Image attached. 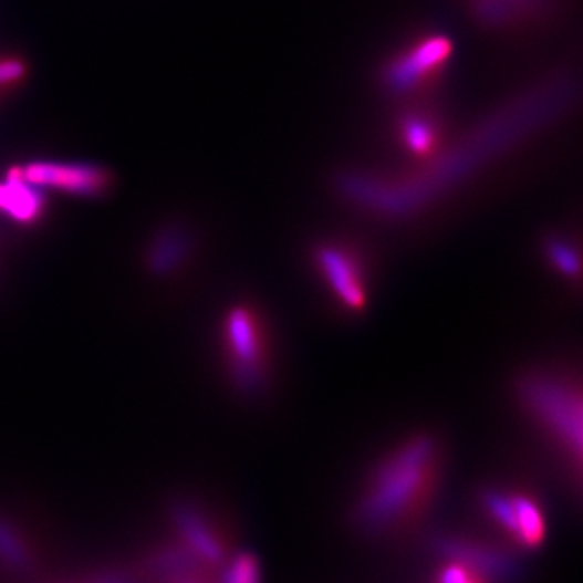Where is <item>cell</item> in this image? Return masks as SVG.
Wrapping results in <instances>:
<instances>
[{"label":"cell","instance_id":"6da1fadb","mask_svg":"<svg viewBox=\"0 0 583 583\" xmlns=\"http://www.w3.org/2000/svg\"><path fill=\"white\" fill-rule=\"evenodd\" d=\"M443 450L431 435L405 439L373 471L358 506V520L372 530L403 522L428 501L441 473Z\"/></svg>","mask_w":583,"mask_h":583},{"label":"cell","instance_id":"7a4b0ae2","mask_svg":"<svg viewBox=\"0 0 583 583\" xmlns=\"http://www.w3.org/2000/svg\"><path fill=\"white\" fill-rule=\"evenodd\" d=\"M520 403L565 452L581 459L582 396L568 376L532 373L517 384Z\"/></svg>","mask_w":583,"mask_h":583},{"label":"cell","instance_id":"3957f363","mask_svg":"<svg viewBox=\"0 0 583 583\" xmlns=\"http://www.w3.org/2000/svg\"><path fill=\"white\" fill-rule=\"evenodd\" d=\"M222 347L233 386L246 396L260 393L271 362L270 337L260 312L246 303L232 306L222 324Z\"/></svg>","mask_w":583,"mask_h":583},{"label":"cell","instance_id":"277c9868","mask_svg":"<svg viewBox=\"0 0 583 583\" xmlns=\"http://www.w3.org/2000/svg\"><path fill=\"white\" fill-rule=\"evenodd\" d=\"M313 260L324 284L342 309L362 312L368 302V281L362 258L351 247L324 243L314 250Z\"/></svg>","mask_w":583,"mask_h":583},{"label":"cell","instance_id":"5b68a950","mask_svg":"<svg viewBox=\"0 0 583 583\" xmlns=\"http://www.w3.org/2000/svg\"><path fill=\"white\" fill-rule=\"evenodd\" d=\"M20 179L37 188H52L75 197H100L110 187V174L89 163L37 160L12 169Z\"/></svg>","mask_w":583,"mask_h":583},{"label":"cell","instance_id":"8992f818","mask_svg":"<svg viewBox=\"0 0 583 583\" xmlns=\"http://www.w3.org/2000/svg\"><path fill=\"white\" fill-rule=\"evenodd\" d=\"M485 508L525 546H537L543 541L544 517L535 501L520 493L488 491Z\"/></svg>","mask_w":583,"mask_h":583},{"label":"cell","instance_id":"52a82bcc","mask_svg":"<svg viewBox=\"0 0 583 583\" xmlns=\"http://www.w3.org/2000/svg\"><path fill=\"white\" fill-rule=\"evenodd\" d=\"M194 251L190 233L179 226H169L156 233L146 251V267L157 275L167 278L180 271Z\"/></svg>","mask_w":583,"mask_h":583},{"label":"cell","instance_id":"ba28073f","mask_svg":"<svg viewBox=\"0 0 583 583\" xmlns=\"http://www.w3.org/2000/svg\"><path fill=\"white\" fill-rule=\"evenodd\" d=\"M45 200L40 188L20 179L13 170L0 181V215L17 225L30 226L40 221Z\"/></svg>","mask_w":583,"mask_h":583},{"label":"cell","instance_id":"9c48e42d","mask_svg":"<svg viewBox=\"0 0 583 583\" xmlns=\"http://www.w3.org/2000/svg\"><path fill=\"white\" fill-rule=\"evenodd\" d=\"M436 546L446 556L467 564L469 569H475L473 572H481L493 579H509L516 572L514 562L485 548L456 540H439Z\"/></svg>","mask_w":583,"mask_h":583},{"label":"cell","instance_id":"30bf717a","mask_svg":"<svg viewBox=\"0 0 583 583\" xmlns=\"http://www.w3.org/2000/svg\"><path fill=\"white\" fill-rule=\"evenodd\" d=\"M174 520L179 525L180 532L184 533L185 540L194 548L195 553L200 554L205 560H221V544L212 535L208 523L197 509L187 504L177 506L176 511H174Z\"/></svg>","mask_w":583,"mask_h":583},{"label":"cell","instance_id":"8fae6325","mask_svg":"<svg viewBox=\"0 0 583 583\" xmlns=\"http://www.w3.org/2000/svg\"><path fill=\"white\" fill-rule=\"evenodd\" d=\"M449 44L443 40H431L428 43L418 45L412 51L407 59L396 65V82L400 85H412L420 82L421 76L429 75L439 67L443 59L448 55Z\"/></svg>","mask_w":583,"mask_h":583},{"label":"cell","instance_id":"7c38bea8","mask_svg":"<svg viewBox=\"0 0 583 583\" xmlns=\"http://www.w3.org/2000/svg\"><path fill=\"white\" fill-rule=\"evenodd\" d=\"M546 257L558 271L568 278H577L581 272V261L571 243L561 239H551L546 242Z\"/></svg>","mask_w":583,"mask_h":583},{"label":"cell","instance_id":"4fadbf2b","mask_svg":"<svg viewBox=\"0 0 583 583\" xmlns=\"http://www.w3.org/2000/svg\"><path fill=\"white\" fill-rule=\"evenodd\" d=\"M0 558L13 568H24L27 564V550L12 527L0 519Z\"/></svg>","mask_w":583,"mask_h":583},{"label":"cell","instance_id":"5bb4252c","mask_svg":"<svg viewBox=\"0 0 583 583\" xmlns=\"http://www.w3.org/2000/svg\"><path fill=\"white\" fill-rule=\"evenodd\" d=\"M227 583H260L257 560L248 554L237 558L227 575Z\"/></svg>","mask_w":583,"mask_h":583},{"label":"cell","instance_id":"9a60e30c","mask_svg":"<svg viewBox=\"0 0 583 583\" xmlns=\"http://www.w3.org/2000/svg\"><path fill=\"white\" fill-rule=\"evenodd\" d=\"M439 583H477L471 577V571L469 568H462V565H450L441 574Z\"/></svg>","mask_w":583,"mask_h":583}]
</instances>
